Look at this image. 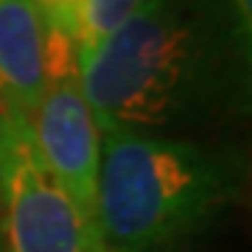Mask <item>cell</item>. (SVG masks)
Returning a JSON list of instances; mask_svg holds the SVG:
<instances>
[{
    "label": "cell",
    "mask_w": 252,
    "mask_h": 252,
    "mask_svg": "<svg viewBox=\"0 0 252 252\" xmlns=\"http://www.w3.org/2000/svg\"><path fill=\"white\" fill-rule=\"evenodd\" d=\"M0 221L9 252H107L98 221L48 171L28 118L0 112Z\"/></svg>",
    "instance_id": "3957f363"
},
{
    "label": "cell",
    "mask_w": 252,
    "mask_h": 252,
    "mask_svg": "<svg viewBox=\"0 0 252 252\" xmlns=\"http://www.w3.org/2000/svg\"><path fill=\"white\" fill-rule=\"evenodd\" d=\"M28 124L48 171L62 182L87 216L95 219L101 129L81 95L79 76L45 81V93Z\"/></svg>",
    "instance_id": "277c9868"
},
{
    "label": "cell",
    "mask_w": 252,
    "mask_h": 252,
    "mask_svg": "<svg viewBox=\"0 0 252 252\" xmlns=\"http://www.w3.org/2000/svg\"><path fill=\"white\" fill-rule=\"evenodd\" d=\"M140 6H143V0H87L79 17V31H76L79 56L93 51L112 28L121 26Z\"/></svg>",
    "instance_id": "8992f818"
},
{
    "label": "cell",
    "mask_w": 252,
    "mask_h": 252,
    "mask_svg": "<svg viewBox=\"0 0 252 252\" xmlns=\"http://www.w3.org/2000/svg\"><path fill=\"white\" fill-rule=\"evenodd\" d=\"M45 23L34 0H0V112L31 118L45 93Z\"/></svg>",
    "instance_id": "5b68a950"
},
{
    "label": "cell",
    "mask_w": 252,
    "mask_h": 252,
    "mask_svg": "<svg viewBox=\"0 0 252 252\" xmlns=\"http://www.w3.org/2000/svg\"><path fill=\"white\" fill-rule=\"evenodd\" d=\"M233 196L216 152L165 135L101 132L95 221L104 250L160 252L196 235Z\"/></svg>",
    "instance_id": "7a4b0ae2"
},
{
    "label": "cell",
    "mask_w": 252,
    "mask_h": 252,
    "mask_svg": "<svg viewBox=\"0 0 252 252\" xmlns=\"http://www.w3.org/2000/svg\"><path fill=\"white\" fill-rule=\"evenodd\" d=\"M39 14L45 23H54V26L64 28L67 34H73L76 39V31H79V17L81 9L87 0H34Z\"/></svg>",
    "instance_id": "52a82bcc"
},
{
    "label": "cell",
    "mask_w": 252,
    "mask_h": 252,
    "mask_svg": "<svg viewBox=\"0 0 252 252\" xmlns=\"http://www.w3.org/2000/svg\"><path fill=\"white\" fill-rule=\"evenodd\" d=\"M213 64V42L193 3L143 0L79 56V87L101 132L152 135L196 115Z\"/></svg>",
    "instance_id": "6da1fadb"
}]
</instances>
